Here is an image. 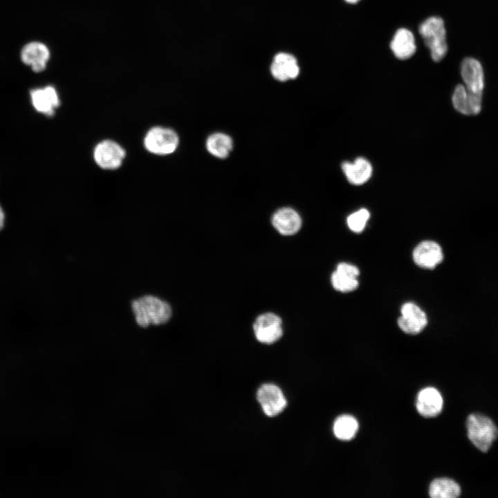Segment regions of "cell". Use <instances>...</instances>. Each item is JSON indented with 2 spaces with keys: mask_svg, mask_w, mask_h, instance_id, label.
I'll list each match as a JSON object with an SVG mask.
<instances>
[{
  "mask_svg": "<svg viewBox=\"0 0 498 498\" xmlns=\"http://www.w3.org/2000/svg\"><path fill=\"white\" fill-rule=\"evenodd\" d=\"M131 308L136 323L141 327L167 323L172 315L169 303L153 295L133 300Z\"/></svg>",
  "mask_w": 498,
  "mask_h": 498,
  "instance_id": "1",
  "label": "cell"
},
{
  "mask_svg": "<svg viewBox=\"0 0 498 498\" xmlns=\"http://www.w3.org/2000/svg\"><path fill=\"white\" fill-rule=\"evenodd\" d=\"M467 434L471 443L480 451L486 452L498 436V429L488 416L472 414L466 420Z\"/></svg>",
  "mask_w": 498,
  "mask_h": 498,
  "instance_id": "2",
  "label": "cell"
},
{
  "mask_svg": "<svg viewBox=\"0 0 498 498\" xmlns=\"http://www.w3.org/2000/svg\"><path fill=\"white\" fill-rule=\"evenodd\" d=\"M419 33L430 49L432 59L441 61L448 52L446 30L443 19L436 16L426 19L419 27Z\"/></svg>",
  "mask_w": 498,
  "mask_h": 498,
  "instance_id": "3",
  "label": "cell"
},
{
  "mask_svg": "<svg viewBox=\"0 0 498 498\" xmlns=\"http://www.w3.org/2000/svg\"><path fill=\"white\" fill-rule=\"evenodd\" d=\"M179 138L172 129L154 127L150 129L144 138L145 149L156 155L172 154L178 147Z\"/></svg>",
  "mask_w": 498,
  "mask_h": 498,
  "instance_id": "4",
  "label": "cell"
},
{
  "mask_svg": "<svg viewBox=\"0 0 498 498\" xmlns=\"http://www.w3.org/2000/svg\"><path fill=\"white\" fill-rule=\"evenodd\" d=\"M125 155L124 149L118 143L111 140L99 142L93 151L95 162L104 169H116L120 167Z\"/></svg>",
  "mask_w": 498,
  "mask_h": 498,
  "instance_id": "5",
  "label": "cell"
},
{
  "mask_svg": "<svg viewBox=\"0 0 498 498\" xmlns=\"http://www.w3.org/2000/svg\"><path fill=\"white\" fill-rule=\"evenodd\" d=\"M281 318L273 313L259 315L253 324L257 340L264 344H273L283 335Z\"/></svg>",
  "mask_w": 498,
  "mask_h": 498,
  "instance_id": "6",
  "label": "cell"
},
{
  "mask_svg": "<svg viewBox=\"0 0 498 498\" xmlns=\"http://www.w3.org/2000/svg\"><path fill=\"white\" fill-rule=\"evenodd\" d=\"M257 398L265 414L270 417L280 414L287 405L282 391L273 384L261 385L257 391Z\"/></svg>",
  "mask_w": 498,
  "mask_h": 498,
  "instance_id": "7",
  "label": "cell"
},
{
  "mask_svg": "<svg viewBox=\"0 0 498 498\" xmlns=\"http://www.w3.org/2000/svg\"><path fill=\"white\" fill-rule=\"evenodd\" d=\"M50 56L48 46L42 42L33 41L25 44L21 50L22 62L37 73L43 71Z\"/></svg>",
  "mask_w": 498,
  "mask_h": 498,
  "instance_id": "8",
  "label": "cell"
},
{
  "mask_svg": "<svg viewBox=\"0 0 498 498\" xmlns=\"http://www.w3.org/2000/svg\"><path fill=\"white\" fill-rule=\"evenodd\" d=\"M401 316L398 324L405 333L416 334L427 325V315L416 304L411 302L404 304L401 307Z\"/></svg>",
  "mask_w": 498,
  "mask_h": 498,
  "instance_id": "9",
  "label": "cell"
},
{
  "mask_svg": "<svg viewBox=\"0 0 498 498\" xmlns=\"http://www.w3.org/2000/svg\"><path fill=\"white\" fill-rule=\"evenodd\" d=\"M461 74L465 87L471 93H482L484 73L481 64L473 57L465 58L461 64Z\"/></svg>",
  "mask_w": 498,
  "mask_h": 498,
  "instance_id": "10",
  "label": "cell"
},
{
  "mask_svg": "<svg viewBox=\"0 0 498 498\" xmlns=\"http://www.w3.org/2000/svg\"><path fill=\"white\" fill-rule=\"evenodd\" d=\"M482 93L469 92L465 86L459 84L452 95V104L456 111L464 115H476L481 109Z\"/></svg>",
  "mask_w": 498,
  "mask_h": 498,
  "instance_id": "11",
  "label": "cell"
},
{
  "mask_svg": "<svg viewBox=\"0 0 498 498\" xmlns=\"http://www.w3.org/2000/svg\"><path fill=\"white\" fill-rule=\"evenodd\" d=\"M443 259L441 246L432 241H424L414 250L413 259L418 266L432 269L439 265Z\"/></svg>",
  "mask_w": 498,
  "mask_h": 498,
  "instance_id": "12",
  "label": "cell"
},
{
  "mask_svg": "<svg viewBox=\"0 0 498 498\" xmlns=\"http://www.w3.org/2000/svg\"><path fill=\"white\" fill-rule=\"evenodd\" d=\"M30 94L35 109L48 116H52L60 104L57 92L52 86L32 89Z\"/></svg>",
  "mask_w": 498,
  "mask_h": 498,
  "instance_id": "13",
  "label": "cell"
},
{
  "mask_svg": "<svg viewBox=\"0 0 498 498\" xmlns=\"http://www.w3.org/2000/svg\"><path fill=\"white\" fill-rule=\"evenodd\" d=\"M443 406V397L436 389L429 387L418 392L416 407L421 415L425 417L437 416L442 411Z\"/></svg>",
  "mask_w": 498,
  "mask_h": 498,
  "instance_id": "14",
  "label": "cell"
},
{
  "mask_svg": "<svg viewBox=\"0 0 498 498\" xmlns=\"http://www.w3.org/2000/svg\"><path fill=\"white\" fill-rule=\"evenodd\" d=\"M358 268L347 263H340L331 275L333 288L340 292L347 293L355 290L358 286L357 279Z\"/></svg>",
  "mask_w": 498,
  "mask_h": 498,
  "instance_id": "15",
  "label": "cell"
},
{
  "mask_svg": "<svg viewBox=\"0 0 498 498\" xmlns=\"http://www.w3.org/2000/svg\"><path fill=\"white\" fill-rule=\"evenodd\" d=\"M270 71L275 79L284 82L296 78L299 75V68L294 56L280 53L275 56Z\"/></svg>",
  "mask_w": 498,
  "mask_h": 498,
  "instance_id": "16",
  "label": "cell"
},
{
  "mask_svg": "<svg viewBox=\"0 0 498 498\" xmlns=\"http://www.w3.org/2000/svg\"><path fill=\"white\" fill-rule=\"evenodd\" d=\"M272 224L280 234L289 236L295 234L299 230L302 219L293 209L284 208L278 210L273 215Z\"/></svg>",
  "mask_w": 498,
  "mask_h": 498,
  "instance_id": "17",
  "label": "cell"
},
{
  "mask_svg": "<svg viewBox=\"0 0 498 498\" xmlns=\"http://www.w3.org/2000/svg\"><path fill=\"white\" fill-rule=\"evenodd\" d=\"M390 48L394 55L400 59L411 57L416 49L413 33L407 28L398 29L390 43Z\"/></svg>",
  "mask_w": 498,
  "mask_h": 498,
  "instance_id": "18",
  "label": "cell"
},
{
  "mask_svg": "<svg viewBox=\"0 0 498 498\" xmlns=\"http://www.w3.org/2000/svg\"><path fill=\"white\" fill-rule=\"evenodd\" d=\"M342 168L347 180L353 185H360L366 183L372 174L370 163L364 158H358L354 162H344Z\"/></svg>",
  "mask_w": 498,
  "mask_h": 498,
  "instance_id": "19",
  "label": "cell"
},
{
  "mask_svg": "<svg viewBox=\"0 0 498 498\" xmlns=\"http://www.w3.org/2000/svg\"><path fill=\"white\" fill-rule=\"evenodd\" d=\"M460 494L459 485L449 478L436 479L429 488V495L432 498H456Z\"/></svg>",
  "mask_w": 498,
  "mask_h": 498,
  "instance_id": "20",
  "label": "cell"
},
{
  "mask_svg": "<svg viewBox=\"0 0 498 498\" xmlns=\"http://www.w3.org/2000/svg\"><path fill=\"white\" fill-rule=\"evenodd\" d=\"M206 148L212 156L219 158H225L232 149V140L225 133H214L208 138Z\"/></svg>",
  "mask_w": 498,
  "mask_h": 498,
  "instance_id": "21",
  "label": "cell"
},
{
  "mask_svg": "<svg viewBox=\"0 0 498 498\" xmlns=\"http://www.w3.org/2000/svg\"><path fill=\"white\" fill-rule=\"evenodd\" d=\"M333 430L337 439L349 441L355 436L358 430V423L351 415H341L335 419Z\"/></svg>",
  "mask_w": 498,
  "mask_h": 498,
  "instance_id": "22",
  "label": "cell"
},
{
  "mask_svg": "<svg viewBox=\"0 0 498 498\" xmlns=\"http://www.w3.org/2000/svg\"><path fill=\"white\" fill-rule=\"evenodd\" d=\"M369 218V212L366 209H360L350 214L347 220V225L354 232H361Z\"/></svg>",
  "mask_w": 498,
  "mask_h": 498,
  "instance_id": "23",
  "label": "cell"
},
{
  "mask_svg": "<svg viewBox=\"0 0 498 498\" xmlns=\"http://www.w3.org/2000/svg\"><path fill=\"white\" fill-rule=\"evenodd\" d=\"M4 224V213L2 208L0 206V230L3 228Z\"/></svg>",
  "mask_w": 498,
  "mask_h": 498,
  "instance_id": "24",
  "label": "cell"
},
{
  "mask_svg": "<svg viewBox=\"0 0 498 498\" xmlns=\"http://www.w3.org/2000/svg\"><path fill=\"white\" fill-rule=\"evenodd\" d=\"M359 1H360V0H345V1H347V3H352V4L356 3Z\"/></svg>",
  "mask_w": 498,
  "mask_h": 498,
  "instance_id": "25",
  "label": "cell"
}]
</instances>
